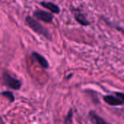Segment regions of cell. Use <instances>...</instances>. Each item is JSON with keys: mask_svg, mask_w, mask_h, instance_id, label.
<instances>
[{"mask_svg": "<svg viewBox=\"0 0 124 124\" xmlns=\"http://www.w3.org/2000/svg\"><path fill=\"white\" fill-rule=\"evenodd\" d=\"M33 16L38 20L47 23H52L54 19V16L52 13L41 9H37L36 11H35L33 12Z\"/></svg>", "mask_w": 124, "mask_h": 124, "instance_id": "obj_3", "label": "cell"}, {"mask_svg": "<svg viewBox=\"0 0 124 124\" xmlns=\"http://www.w3.org/2000/svg\"><path fill=\"white\" fill-rule=\"evenodd\" d=\"M89 119L94 124H108L106 121H105L102 117H100L99 115H97L94 111H90L89 114Z\"/></svg>", "mask_w": 124, "mask_h": 124, "instance_id": "obj_8", "label": "cell"}, {"mask_svg": "<svg viewBox=\"0 0 124 124\" xmlns=\"http://www.w3.org/2000/svg\"><path fill=\"white\" fill-rule=\"evenodd\" d=\"M41 5L42 7H45L46 9H47L48 10L51 11L52 13L58 14L60 12V9L59 6H57V4H55L53 2H50V1H41Z\"/></svg>", "mask_w": 124, "mask_h": 124, "instance_id": "obj_7", "label": "cell"}, {"mask_svg": "<svg viewBox=\"0 0 124 124\" xmlns=\"http://www.w3.org/2000/svg\"><path fill=\"white\" fill-rule=\"evenodd\" d=\"M72 118H73V111L72 110H70V111L68 113V116H66V118H65V124H70L72 121Z\"/></svg>", "mask_w": 124, "mask_h": 124, "instance_id": "obj_10", "label": "cell"}, {"mask_svg": "<svg viewBox=\"0 0 124 124\" xmlns=\"http://www.w3.org/2000/svg\"><path fill=\"white\" fill-rule=\"evenodd\" d=\"M115 94H116L117 97H118L122 100V102H124V93H122V92H116Z\"/></svg>", "mask_w": 124, "mask_h": 124, "instance_id": "obj_11", "label": "cell"}, {"mask_svg": "<svg viewBox=\"0 0 124 124\" xmlns=\"http://www.w3.org/2000/svg\"><path fill=\"white\" fill-rule=\"evenodd\" d=\"M1 95L4 96V97L7 98L10 102H13L15 101V97H14V94L12 92H9V91H4L1 93Z\"/></svg>", "mask_w": 124, "mask_h": 124, "instance_id": "obj_9", "label": "cell"}, {"mask_svg": "<svg viewBox=\"0 0 124 124\" xmlns=\"http://www.w3.org/2000/svg\"><path fill=\"white\" fill-rule=\"evenodd\" d=\"M2 80L4 84L7 87L14 89V90H18L20 89L22 84L20 80L14 78L10 74L7 73V72H4L2 75Z\"/></svg>", "mask_w": 124, "mask_h": 124, "instance_id": "obj_2", "label": "cell"}, {"mask_svg": "<svg viewBox=\"0 0 124 124\" xmlns=\"http://www.w3.org/2000/svg\"><path fill=\"white\" fill-rule=\"evenodd\" d=\"M32 57L43 68H49V62H48V61L41 54H39L38 52H32Z\"/></svg>", "mask_w": 124, "mask_h": 124, "instance_id": "obj_6", "label": "cell"}, {"mask_svg": "<svg viewBox=\"0 0 124 124\" xmlns=\"http://www.w3.org/2000/svg\"><path fill=\"white\" fill-rule=\"evenodd\" d=\"M103 100L108 105L110 106H120L124 105L122 100L116 95H105L103 97Z\"/></svg>", "mask_w": 124, "mask_h": 124, "instance_id": "obj_4", "label": "cell"}, {"mask_svg": "<svg viewBox=\"0 0 124 124\" xmlns=\"http://www.w3.org/2000/svg\"><path fill=\"white\" fill-rule=\"evenodd\" d=\"M25 21H26L27 24L28 25V26L34 32H36V33L44 36V38H46L49 41L52 40V36L49 33V32L41 23H39L37 20H36L35 19H33L31 16H27L25 17Z\"/></svg>", "mask_w": 124, "mask_h": 124, "instance_id": "obj_1", "label": "cell"}, {"mask_svg": "<svg viewBox=\"0 0 124 124\" xmlns=\"http://www.w3.org/2000/svg\"><path fill=\"white\" fill-rule=\"evenodd\" d=\"M73 13H74V17H75L76 20L79 24L84 26H87L90 25V22L88 20V19L86 17V15L84 13H82L81 12L77 9H75L73 11Z\"/></svg>", "mask_w": 124, "mask_h": 124, "instance_id": "obj_5", "label": "cell"}]
</instances>
